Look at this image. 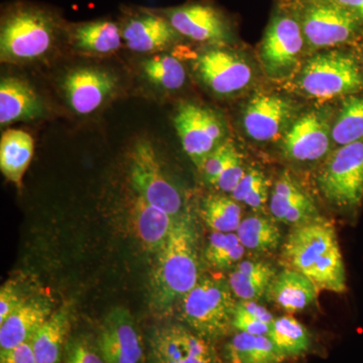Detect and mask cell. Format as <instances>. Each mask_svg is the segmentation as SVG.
I'll return each mask as SVG.
<instances>
[{
  "label": "cell",
  "instance_id": "cell-29",
  "mask_svg": "<svg viewBox=\"0 0 363 363\" xmlns=\"http://www.w3.org/2000/svg\"><path fill=\"white\" fill-rule=\"evenodd\" d=\"M236 234L245 250L255 252H274L281 242V229L272 219L259 214L243 218Z\"/></svg>",
  "mask_w": 363,
  "mask_h": 363
},
{
  "label": "cell",
  "instance_id": "cell-7",
  "mask_svg": "<svg viewBox=\"0 0 363 363\" xmlns=\"http://www.w3.org/2000/svg\"><path fill=\"white\" fill-rule=\"evenodd\" d=\"M306 42L297 16L284 0H278L259 48L260 64L267 77L288 80L301 68Z\"/></svg>",
  "mask_w": 363,
  "mask_h": 363
},
{
  "label": "cell",
  "instance_id": "cell-18",
  "mask_svg": "<svg viewBox=\"0 0 363 363\" xmlns=\"http://www.w3.org/2000/svg\"><path fill=\"white\" fill-rule=\"evenodd\" d=\"M116 76L96 67L72 69L62 81V90L72 111L87 116L98 111L116 93Z\"/></svg>",
  "mask_w": 363,
  "mask_h": 363
},
{
  "label": "cell",
  "instance_id": "cell-34",
  "mask_svg": "<svg viewBox=\"0 0 363 363\" xmlns=\"http://www.w3.org/2000/svg\"><path fill=\"white\" fill-rule=\"evenodd\" d=\"M245 252L236 233H213L208 241L205 259L213 269L225 271L240 262Z\"/></svg>",
  "mask_w": 363,
  "mask_h": 363
},
{
  "label": "cell",
  "instance_id": "cell-20",
  "mask_svg": "<svg viewBox=\"0 0 363 363\" xmlns=\"http://www.w3.org/2000/svg\"><path fill=\"white\" fill-rule=\"evenodd\" d=\"M67 40L76 51L92 56L113 54L123 40L121 26L109 18L68 23Z\"/></svg>",
  "mask_w": 363,
  "mask_h": 363
},
{
  "label": "cell",
  "instance_id": "cell-31",
  "mask_svg": "<svg viewBox=\"0 0 363 363\" xmlns=\"http://www.w3.org/2000/svg\"><path fill=\"white\" fill-rule=\"evenodd\" d=\"M228 357L241 363H283L284 358L274 347L269 336L241 333L233 336L227 345Z\"/></svg>",
  "mask_w": 363,
  "mask_h": 363
},
{
  "label": "cell",
  "instance_id": "cell-17",
  "mask_svg": "<svg viewBox=\"0 0 363 363\" xmlns=\"http://www.w3.org/2000/svg\"><path fill=\"white\" fill-rule=\"evenodd\" d=\"M97 347L106 363H143L145 345L128 310H112L100 326Z\"/></svg>",
  "mask_w": 363,
  "mask_h": 363
},
{
  "label": "cell",
  "instance_id": "cell-1",
  "mask_svg": "<svg viewBox=\"0 0 363 363\" xmlns=\"http://www.w3.org/2000/svg\"><path fill=\"white\" fill-rule=\"evenodd\" d=\"M68 23L50 7L28 1L9 4L0 20V58L2 63L38 61L67 38Z\"/></svg>",
  "mask_w": 363,
  "mask_h": 363
},
{
  "label": "cell",
  "instance_id": "cell-9",
  "mask_svg": "<svg viewBox=\"0 0 363 363\" xmlns=\"http://www.w3.org/2000/svg\"><path fill=\"white\" fill-rule=\"evenodd\" d=\"M320 192L334 207L357 209L363 201V140L338 147L317 174Z\"/></svg>",
  "mask_w": 363,
  "mask_h": 363
},
{
  "label": "cell",
  "instance_id": "cell-2",
  "mask_svg": "<svg viewBox=\"0 0 363 363\" xmlns=\"http://www.w3.org/2000/svg\"><path fill=\"white\" fill-rule=\"evenodd\" d=\"M200 279L198 234L190 211L177 219L150 277V303L167 314Z\"/></svg>",
  "mask_w": 363,
  "mask_h": 363
},
{
  "label": "cell",
  "instance_id": "cell-12",
  "mask_svg": "<svg viewBox=\"0 0 363 363\" xmlns=\"http://www.w3.org/2000/svg\"><path fill=\"white\" fill-rule=\"evenodd\" d=\"M198 79L212 94L231 98L252 86L255 74L245 57L229 47H208L194 63Z\"/></svg>",
  "mask_w": 363,
  "mask_h": 363
},
{
  "label": "cell",
  "instance_id": "cell-32",
  "mask_svg": "<svg viewBox=\"0 0 363 363\" xmlns=\"http://www.w3.org/2000/svg\"><path fill=\"white\" fill-rule=\"evenodd\" d=\"M363 140V97H346L332 124V143L337 147Z\"/></svg>",
  "mask_w": 363,
  "mask_h": 363
},
{
  "label": "cell",
  "instance_id": "cell-8",
  "mask_svg": "<svg viewBox=\"0 0 363 363\" xmlns=\"http://www.w3.org/2000/svg\"><path fill=\"white\" fill-rule=\"evenodd\" d=\"M128 180L133 193L173 218L189 211L185 194L169 178L154 145L138 140L128 155Z\"/></svg>",
  "mask_w": 363,
  "mask_h": 363
},
{
  "label": "cell",
  "instance_id": "cell-4",
  "mask_svg": "<svg viewBox=\"0 0 363 363\" xmlns=\"http://www.w3.org/2000/svg\"><path fill=\"white\" fill-rule=\"evenodd\" d=\"M228 279L205 276L178 303L179 318L198 335L215 342L233 328L236 303Z\"/></svg>",
  "mask_w": 363,
  "mask_h": 363
},
{
  "label": "cell",
  "instance_id": "cell-24",
  "mask_svg": "<svg viewBox=\"0 0 363 363\" xmlns=\"http://www.w3.org/2000/svg\"><path fill=\"white\" fill-rule=\"evenodd\" d=\"M131 216L136 235L150 252H160L168 241L177 219L133 193Z\"/></svg>",
  "mask_w": 363,
  "mask_h": 363
},
{
  "label": "cell",
  "instance_id": "cell-33",
  "mask_svg": "<svg viewBox=\"0 0 363 363\" xmlns=\"http://www.w3.org/2000/svg\"><path fill=\"white\" fill-rule=\"evenodd\" d=\"M143 76L162 90H180L186 83L185 67L171 55H156L142 63Z\"/></svg>",
  "mask_w": 363,
  "mask_h": 363
},
{
  "label": "cell",
  "instance_id": "cell-13",
  "mask_svg": "<svg viewBox=\"0 0 363 363\" xmlns=\"http://www.w3.org/2000/svg\"><path fill=\"white\" fill-rule=\"evenodd\" d=\"M298 105L278 93L260 92L248 100L241 124L245 135L257 143L281 140L297 119Z\"/></svg>",
  "mask_w": 363,
  "mask_h": 363
},
{
  "label": "cell",
  "instance_id": "cell-5",
  "mask_svg": "<svg viewBox=\"0 0 363 363\" xmlns=\"http://www.w3.org/2000/svg\"><path fill=\"white\" fill-rule=\"evenodd\" d=\"M294 88L311 99L351 96L363 89V74L350 52L324 50L315 52L301 66L294 78Z\"/></svg>",
  "mask_w": 363,
  "mask_h": 363
},
{
  "label": "cell",
  "instance_id": "cell-35",
  "mask_svg": "<svg viewBox=\"0 0 363 363\" xmlns=\"http://www.w3.org/2000/svg\"><path fill=\"white\" fill-rule=\"evenodd\" d=\"M269 182L266 174L252 167L245 172L230 196L236 202L243 203L255 210L262 209L269 202Z\"/></svg>",
  "mask_w": 363,
  "mask_h": 363
},
{
  "label": "cell",
  "instance_id": "cell-15",
  "mask_svg": "<svg viewBox=\"0 0 363 363\" xmlns=\"http://www.w3.org/2000/svg\"><path fill=\"white\" fill-rule=\"evenodd\" d=\"M149 341L152 363H218L213 342L184 324L157 327Z\"/></svg>",
  "mask_w": 363,
  "mask_h": 363
},
{
  "label": "cell",
  "instance_id": "cell-27",
  "mask_svg": "<svg viewBox=\"0 0 363 363\" xmlns=\"http://www.w3.org/2000/svg\"><path fill=\"white\" fill-rule=\"evenodd\" d=\"M276 274L274 267L267 262L245 260L234 267L228 281L236 298L257 302L267 294Z\"/></svg>",
  "mask_w": 363,
  "mask_h": 363
},
{
  "label": "cell",
  "instance_id": "cell-43",
  "mask_svg": "<svg viewBox=\"0 0 363 363\" xmlns=\"http://www.w3.org/2000/svg\"><path fill=\"white\" fill-rule=\"evenodd\" d=\"M334 1L352 14L363 26V0H334Z\"/></svg>",
  "mask_w": 363,
  "mask_h": 363
},
{
  "label": "cell",
  "instance_id": "cell-3",
  "mask_svg": "<svg viewBox=\"0 0 363 363\" xmlns=\"http://www.w3.org/2000/svg\"><path fill=\"white\" fill-rule=\"evenodd\" d=\"M286 266L311 279L319 291L341 294L346 272L335 228L322 218L295 226L283 245Z\"/></svg>",
  "mask_w": 363,
  "mask_h": 363
},
{
  "label": "cell",
  "instance_id": "cell-25",
  "mask_svg": "<svg viewBox=\"0 0 363 363\" xmlns=\"http://www.w3.org/2000/svg\"><path fill=\"white\" fill-rule=\"evenodd\" d=\"M70 328L71 315L68 309L64 308L52 313L30 340L37 363L64 362Z\"/></svg>",
  "mask_w": 363,
  "mask_h": 363
},
{
  "label": "cell",
  "instance_id": "cell-37",
  "mask_svg": "<svg viewBox=\"0 0 363 363\" xmlns=\"http://www.w3.org/2000/svg\"><path fill=\"white\" fill-rule=\"evenodd\" d=\"M247 169L242 156L236 147H234L215 187L218 188L222 192L231 194L245 175Z\"/></svg>",
  "mask_w": 363,
  "mask_h": 363
},
{
  "label": "cell",
  "instance_id": "cell-14",
  "mask_svg": "<svg viewBox=\"0 0 363 363\" xmlns=\"http://www.w3.org/2000/svg\"><path fill=\"white\" fill-rule=\"evenodd\" d=\"M333 112L329 107L301 114L283 138L281 149L290 161L311 162L327 156L332 143Z\"/></svg>",
  "mask_w": 363,
  "mask_h": 363
},
{
  "label": "cell",
  "instance_id": "cell-38",
  "mask_svg": "<svg viewBox=\"0 0 363 363\" xmlns=\"http://www.w3.org/2000/svg\"><path fill=\"white\" fill-rule=\"evenodd\" d=\"M234 147L235 145L233 142L227 140L207 157L200 172H202L203 177L208 184L214 187L216 186L217 181H218Z\"/></svg>",
  "mask_w": 363,
  "mask_h": 363
},
{
  "label": "cell",
  "instance_id": "cell-22",
  "mask_svg": "<svg viewBox=\"0 0 363 363\" xmlns=\"http://www.w3.org/2000/svg\"><path fill=\"white\" fill-rule=\"evenodd\" d=\"M51 315V304L45 298L23 300L0 324V350H11L32 340L35 332Z\"/></svg>",
  "mask_w": 363,
  "mask_h": 363
},
{
  "label": "cell",
  "instance_id": "cell-11",
  "mask_svg": "<svg viewBox=\"0 0 363 363\" xmlns=\"http://www.w3.org/2000/svg\"><path fill=\"white\" fill-rule=\"evenodd\" d=\"M174 124L182 147L199 171L207 157L228 140L224 117L204 105L181 102Z\"/></svg>",
  "mask_w": 363,
  "mask_h": 363
},
{
  "label": "cell",
  "instance_id": "cell-40",
  "mask_svg": "<svg viewBox=\"0 0 363 363\" xmlns=\"http://www.w3.org/2000/svg\"><path fill=\"white\" fill-rule=\"evenodd\" d=\"M18 289L13 283L2 286L0 292V324L4 323L7 317L23 303Z\"/></svg>",
  "mask_w": 363,
  "mask_h": 363
},
{
  "label": "cell",
  "instance_id": "cell-28",
  "mask_svg": "<svg viewBox=\"0 0 363 363\" xmlns=\"http://www.w3.org/2000/svg\"><path fill=\"white\" fill-rule=\"evenodd\" d=\"M267 336L284 359L304 355L311 346L309 331L291 315L276 318Z\"/></svg>",
  "mask_w": 363,
  "mask_h": 363
},
{
  "label": "cell",
  "instance_id": "cell-30",
  "mask_svg": "<svg viewBox=\"0 0 363 363\" xmlns=\"http://www.w3.org/2000/svg\"><path fill=\"white\" fill-rule=\"evenodd\" d=\"M200 214L213 233H236L242 221L240 203L231 196H207L201 203Z\"/></svg>",
  "mask_w": 363,
  "mask_h": 363
},
{
  "label": "cell",
  "instance_id": "cell-16",
  "mask_svg": "<svg viewBox=\"0 0 363 363\" xmlns=\"http://www.w3.org/2000/svg\"><path fill=\"white\" fill-rule=\"evenodd\" d=\"M126 47L140 54H155L184 40L164 16L150 7L124 11L119 21Z\"/></svg>",
  "mask_w": 363,
  "mask_h": 363
},
{
  "label": "cell",
  "instance_id": "cell-10",
  "mask_svg": "<svg viewBox=\"0 0 363 363\" xmlns=\"http://www.w3.org/2000/svg\"><path fill=\"white\" fill-rule=\"evenodd\" d=\"M152 9L164 16L184 39L207 47H230L235 42L233 21L213 2L198 0Z\"/></svg>",
  "mask_w": 363,
  "mask_h": 363
},
{
  "label": "cell",
  "instance_id": "cell-23",
  "mask_svg": "<svg viewBox=\"0 0 363 363\" xmlns=\"http://www.w3.org/2000/svg\"><path fill=\"white\" fill-rule=\"evenodd\" d=\"M318 290L311 279L286 267L272 279L267 298L288 314L303 311L316 301Z\"/></svg>",
  "mask_w": 363,
  "mask_h": 363
},
{
  "label": "cell",
  "instance_id": "cell-42",
  "mask_svg": "<svg viewBox=\"0 0 363 363\" xmlns=\"http://www.w3.org/2000/svg\"><path fill=\"white\" fill-rule=\"evenodd\" d=\"M238 305L248 314L264 323L272 325L276 319L267 308L259 305L257 301H240V302H238Z\"/></svg>",
  "mask_w": 363,
  "mask_h": 363
},
{
  "label": "cell",
  "instance_id": "cell-6",
  "mask_svg": "<svg viewBox=\"0 0 363 363\" xmlns=\"http://www.w3.org/2000/svg\"><path fill=\"white\" fill-rule=\"evenodd\" d=\"M297 16L310 54L363 40V26L334 0H284Z\"/></svg>",
  "mask_w": 363,
  "mask_h": 363
},
{
  "label": "cell",
  "instance_id": "cell-21",
  "mask_svg": "<svg viewBox=\"0 0 363 363\" xmlns=\"http://www.w3.org/2000/svg\"><path fill=\"white\" fill-rule=\"evenodd\" d=\"M45 107L39 95L23 81L4 77L0 82V123L1 128L18 121L45 116Z\"/></svg>",
  "mask_w": 363,
  "mask_h": 363
},
{
  "label": "cell",
  "instance_id": "cell-44",
  "mask_svg": "<svg viewBox=\"0 0 363 363\" xmlns=\"http://www.w3.org/2000/svg\"><path fill=\"white\" fill-rule=\"evenodd\" d=\"M228 363H241L240 360L236 359L235 357H228Z\"/></svg>",
  "mask_w": 363,
  "mask_h": 363
},
{
  "label": "cell",
  "instance_id": "cell-19",
  "mask_svg": "<svg viewBox=\"0 0 363 363\" xmlns=\"http://www.w3.org/2000/svg\"><path fill=\"white\" fill-rule=\"evenodd\" d=\"M269 210L274 220L294 227L320 217L311 196L289 172H284L274 183L269 197Z\"/></svg>",
  "mask_w": 363,
  "mask_h": 363
},
{
  "label": "cell",
  "instance_id": "cell-26",
  "mask_svg": "<svg viewBox=\"0 0 363 363\" xmlns=\"http://www.w3.org/2000/svg\"><path fill=\"white\" fill-rule=\"evenodd\" d=\"M35 150L32 135L20 130L4 131L0 142V169L7 180L21 187Z\"/></svg>",
  "mask_w": 363,
  "mask_h": 363
},
{
  "label": "cell",
  "instance_id": "cell-39",
  "mask_svg": "<svg viewBox=\"0 0 363 363\" xmlns=\"http://www.w3.org/2000/svg\"><path fill=\"white\" fill-rule=\"evenodd\" d=\"M272 325L259 321L257 318L248 314L241 309L236 303L235 311L233 317V328L241 333L250 334V335H269Z\"/></svg>",
  "mask_w": 363,
  "mask_h": 363
},
{
  "label": "cell",
  "instance_id": "cell-36",
  "mask_svg": "<svg viewBox=\"0 0 363 363\" xmlns=\"http://www.w3.org/2000/svg\"><path fill=\"white\" fill-rule=\"evenodd\" d=\"M64 363H106L97 344L91 342L84 336L69 339L67 343Z\"/></svg>",
  "mask_w": 363,
  "mask_h": 363
},
{
  "label": "cell",
  "instance_id": "cell-41",
  "mask_svg": "<svg viewBox=\"0 0 363 363\" xmlns=\"http://www.w3.org/2000/svg\"><path fill=\"white\" fill-rule=\"evenodd\" d=\"M0 363H37L32 341H28L11 350H0Z\"/></svg>",
  "mask_w": 363,
  "mask_h": 363
}]
</instances>
